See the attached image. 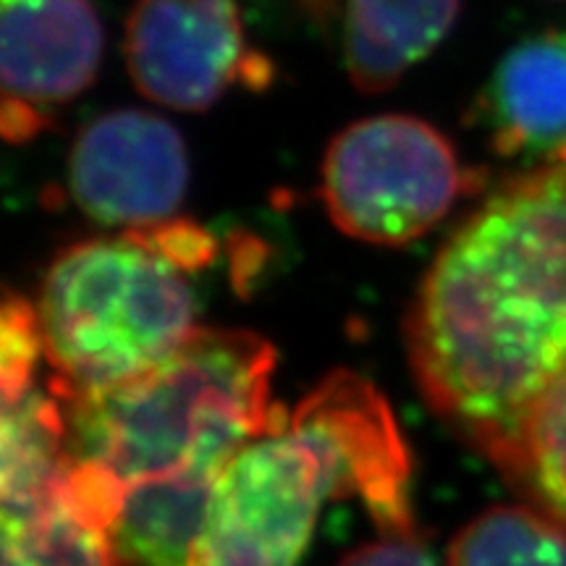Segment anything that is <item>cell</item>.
Here are the masks:
<instances>
[{"mask_svg": "<svg viewBox=\"0 0 566 566\" xmlns=\"http://www.w3.org/2000/svg\"><path fill=\"white\" fill-rule=\"evenodd\" d=\"M407 352L433 412L495 462L566 370V163L514 174L446 239Z\"/></svg>", "mask_w": 566, "mask_h": 566, "instance_id": "6da1fadb", "label": "cell"}, {"mask_svg": "<svg viewBox=\"0 0 566 566\" xmlns=\"http://www.w3.org/2000/svg\"><path fill=\"white\" fill-rule=\"evenodd\" d=\"M407 478L386 399L359 375H331L226 464L189 566H296L323 506L354 493L380 530L412 527Z\"/></svg>", "mask_w": 566, "mask_h": 566, "instance_id": "7a4b0ae2", "label": "cell"}, {"mask_svg": "<svg viewBox=\"0 0 566 566\" xmlns=\"http://www.w3.org/2000/svg\"><path fill=\"white\" fill-rule=\"evenodd\" d=\"M275 352L250 331L200 328L153 370L61 401L66 451L108 472L122 488L210 472L283 412L271 396Z\"/></svg>", "mask_w": 566, "mask_h": 566, "instance_id": "3957f363", "label": "cell"}, {"mask_svg": "<svg viewBox=\"0 0 566 566\" xmlns=\"http://www.w3.org/2000/svg\"><path fill=\"white\" fill-rule=\"evenodd\" d=\"M210 258V233L189 221L63 250L34 304L51 391H108L179 352L200 331L192 279Z\"/></svg>", "mask_w": 566, "mask_h": 566, "instance_id": "277c9868", "label": "cell"}, {"mask_svg": "<svg viewBox=\"0 0 566 566\" xmlns=\"http://www.w3.org/2000/svg\"><path fill=\"white\" fill-rule=\"evenodd\" d=\"M464 189L454 145L405 113L354 122L323 158V202L331 221L370 244H407L441 223Z\"/></svg>", "mask_w": 566, "mask_h": 566, "instance_id": "5b68a950", "label": "cell"}, {"mask_svg": "<svg viewBox=\"0 0 566 566\" xmlns=\"http://www.w3.org/2000/svg\"><path fill=\"white\" fill-rule=\"evenodd\" d=\"M134 87L171 111H208L233 84L265 87L271 61L247 48L237 0H134L124 32Z\"/></svg>", "mask_w": 566, "mask_h": 566, "instance_id": "8992f818", "label": "cell"}, {"mask_svg": "<svg viewBox=\"0 0 566 566\" xmlns=\"http://www.w3.org/2000/svg\"><path fill=\"white\" fill-rule=\"evenodd\" d=\"M187 184V145L158 113L108 111L84 126L71 145V197L105 226L129 231L174 221Z\"/></svg>", "mask_w": 566, "mask_h": 566, "instance_id": "52a82bcc", "label": "cell"}, {"mask_svg": "<svg viewBox=\"0 0 566 566\" xmlns=\"http://www.w3.org/2000/svg\"><path fill=\"white\" fill-rule=\"evenodd\" d=\"M103 24L92 0H0L3 132L24 142L95 82Z\"/></svg>", "mask_w": 566, "mask_h": 566, "instance_id": "ba28073f", "label": "cell"}, {"mask_svg": "<svg viewBox=\"0 0 566 566\" xmlns=\"http://www.w3.org/2000/svg\"><path fill=\"white\" fill-rule=\"evenodd\" d=\"M493 150L537 163H566V30L514 45L478 103Z\"/></svg>", "mask_w": 566, "mask_h": 566, "instance_id": "9c48e42d", "label": "cell"}, {"mask_svg": "<svg viewBox=\"0 0 566 566\" xmlns=\"http://www.w3.org/2000/svg\"><path fill=\"white\" fill-rule=\"evenodd\" d=\"M3 491V566H118L111 522L84 504L71 462L51 478Z\"/></svg>", "mask_w": 566, "mask_h": 566, "instance_id": "30bf717a", "label": "cell"}, {"mask_svg": "<svg viewBox=\"0 0 566 566\" xmlns=\"http://www.w3.org/2000/svg\"><path fill=\"white\" fill-rule=\"evenodd\" d=\"M459 17V0H346L344 63L357 90H391L428 59Z\"/></svg>", "mask_w": 566, "mask_h": 566, "instance_id": "8fae6325", "label": "cell"}, {"mask_svg": "<svg viewBox=\"0 0 566 566\" xmlns=\"http://www.w3.org/2000/svg\"><path fill=\"white\" fill-rule=\"evenodd\" d=\"M218 478L187 472L124 488L111 527L118 566H189Z\"/></svg>", "mask_w": 566, "mask_h": 566, "instance_id": "7c38bea8", "label": "cell"}, {"mask_svg": "<svg viewBox=\"0 0 566 566\" xmlns=\"http://www.w3.org/2000/svg\"><path fill=\"white\" fill-rule=\"evenodd\" d=\"M493 464L525 504L566 530V370L535 401Z\"/></svg>", "mask_w": 566, "mask_h": 566, "instance_id": "4fadbf2b", "label": "cell"}, {"mask_svg": "<svg viewBox=\"0 0 566 566\" xmlns=\"http://www.w3.org/2000/svg\"><path fill=\"white\" fill-rule=\"evenodd\" d=\"M449 566H566V530L535 506H493L454 537Z\"/></svg>", "mask_w": 566, "mask_h": 566, "instance_id": "5bb4252c", "label": "cell"}, {"mask_svg": "<svg viewBox=\"0 0 566 566\" xmlns=\"http://www.w3.org/2000/svg\"><path fill=\"white\" fill-rule=\"evenodd\" d=\"M42 359V342L34 307L21 296L9 294L0 315V373L3 394L34 384V373Z\"/></svg>", "mask_w": 566, "mask_h": 566, "instance_id": "9a60e30c", "label": "cell"}, {"mask_svg": "<svg viewBox=\"0 0 566 566\" xmlns=\"http://www.w3.org/2000/svg\"><path fill=\"white\" fill-rule=\"evenodd\" d=\"M384 537L352 551L338 566H436V558L417 537L415 527L380 530Z\"/></svg>", "mask_w": 566, "mask_h": 566, "instance_id": "2e32d148", "label": "cell"}]
</instances>
